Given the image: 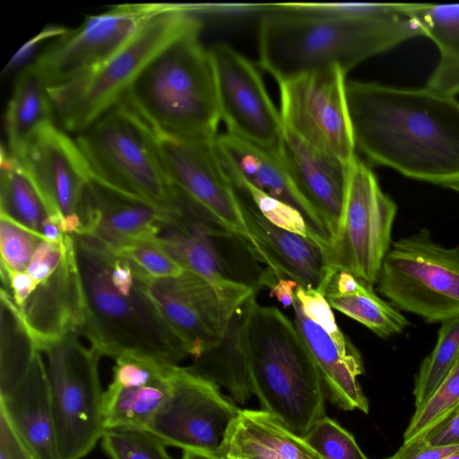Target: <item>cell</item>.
Instances as JSON below:
<instances>
[{
	"label": "cell",
	"mask_w": 459,
	"mask_h": 459,
	"mask_svg": "<svg viewBox=\"0 0 459 459\" xmlns=\"http://www.w3.org/2000/svg\"><path fill=\"white\" fill-rule=\"evenodd\" d=\"M101 445L110 459H172L164 442L147 429H106Z\"/></svg>",
	"instance_id": "cell-35"
},
{
	"label": "cell",
	"mask_w": 459,
	"mask_h": 459,
	"mask_svg": "<svg viewBox=\"0 0 459 459\" xmlns=\"http://www.w3.org/2000/svg\"><path fill=\"white\" fill-rule=\"evenodd\" d=\"M40 192L49 212L66 235H79L81 204L91 169L75 140L54 125L33 140L21 160Z\"/></svg>",
	"instance_id": "cell-17"
},
{
	"label": "cell",
	"mask_w": 459,
	"mask_h": 459,
	"mask_svg": "<svg viewBox=\"0 0 459 459\" xmlns=\"http://www.w3.org/2000/svg\"><path fill=\"white\" fill-rule=\"evenodd\" d=\"M165 4H126L86 16L75 30H65L33 63L48 89L66 85L95 70L133 37Z\"/></svg>",
	"instance_id": "cell-14"
},
{
	"label": "cell",
	"mask_w": 459,
	"mask_h": 459,
	"mask_svg": "<svg viewBox=\"0 0 459 459\" xmlns=\"http://www.w3.org/2000/svg\"><path fill=\"white\" fill-rule=\"evenodd\" d=\"M19 310L37 351L70 333H80L84 297L72 235H66L61 264L38 284Z\"/></svg>",
	"instance_id": "cell-19"
},
{
	"label": "cell",
	"mask_w": 459,
	"mask_h": 459,
	"mask_svg": "<svg viewBox=\"0 0 459 459\" xmlns=\"http://www.w3.org/2000/svg\"><path fill=\"white\" fill-rule=\"evenodd\" d=\"M405 10L437 47V64L459 66V4H405Z\"/></svg>",
	"instance_id": "cell-33"
},
{
	"label": "cell",
	"mask_w": 459,
	"mask_h": 459,
	"mask_svg": "<svg viewBox=\"0 0 459 459\" xmlns=\"http://www.w3.org/2000/svg\"><path fill=\"white\" fill-rule=\"evenodd\" d=\"M424 36L405 4L351 19L321 18L263 10L258 26L259 65L278 83L330 66L346 74L356 65L415 37Z\"/></svg>",
	"instance_id": "cell-3"
},
{
	"label": "cell",
	"mask_w": 459,
	"mask_h": 459,
	"mask_svg": "<svg viewBox=\"0 0 459 459\" xmlns=\"http://www.w3.org/2000/svg\"><path fill=\"white\" fill-rule=\"evenodd\" d=\"M423 438L433 446L459 445V411Z\"/></svg>",
	"instance_id": "cell-46"
},
{
	"label": "cell",
	"mask_w": 459,
	"mask_h": 459,
	"mask_svg": "<svg viewBox=\"0 0 459 459\" xmlns=\"http://www.w3.org/2000/svg\"><path fill=\"white\" fill-rule=\"evenodd\" d=\"M246 224L277 278L291 279L323 295L334 273L326 250L317 242L281 229L266 220L250 203L238 196Z\"/></svg>",
	"instance_id": "cell-22"
},
{
	"label": "cell",
	"mask_w": 459,
	"mask_h": 459,
	"mask_svg": "<svg viewBox=\"0 0 459 459\" xmlns=\"http://www.w3.org/2000/svg\"><path fill=\"white\" fill-rule=\"evenodd\" d=\"M230 180L237 195L250 203L271 223L290 232L310 238L324 247L325 250L327 249V244L314 233L297 209L244 181Z\"/></svg>",
	"instance_id": "cell-36"
},
{
	"label": "cell",
	"mask_w": 459,
	"mask_h": 459,
	"mask_svg": "<svg viewBox=\"0 0 459 459\" xmlns=\"http://www.w3.org/2000/svg\"><path fill=\"white\" fill-rule=\"evenodd\" d=\"M43 238L0 215L1 266L13 272H25Z\"/></svg>",
	"instance_id": "cell-39"
},
{
	"label": "cell",
	"mask_w": 459,
	"mask_h": 459,
	"mask_svg": "<svg viewBox=\"0 0 459 459\" xmlns=\"http://www.w3.org/2000/svg\"><path fill=\"white\" fill-rule=\"evenodd\" d=\"M202 26L194 5L165 4L103 65L66 85L48 89L55 117L65 131L81 133L123 100L140 72L160 50Z\"/></svg>",
	"instance_id": "cell-6"
},
{
	"label": "cell",
	"mask_w": 459,
	"mask_h": 459,
	"mask_svg": "<svg viewBox=\"0 0 459 459\" xmlns=\"http://www.w3.org/2000/svg\"><path fill=\"white\" fill-rule=\"evenodd\" d=\"M294 324L309 349L321 374L325 393L333 403L344 411L368 413V403L358 377L364 373L357 348L345 350L316 324L308 319L295 299Z\"/></svg>",
	"instance_id": "cell-24"
},
{
	"label": "cell",
	"mask_w": 459,
	"mask_h": 459,
	"mask_svg": "<svg viewBox=\"0 0 459 459\" xmlns=\"http://www.w3.org/2000/svg\"><path fill=\"white\" fill-rule=\"evenodd\" d=\"M111 249L149 279L174 277L185 271L161 247L159 236L136 239Z\"/></svg>",
	"instance_id": "cell-37"
},
{
	"label": "cell",
	"mask_w": 459,
	"mask_h": 459,
	"mask_svg": "<svg viewBox=\"0 0 459 459\" xmlns=\"http://www.w3.org/2000/svg\"><path fill=\"white\" fill-rule=\"evenodd\" d=\"M0 411L35 459H60L47 368L39 351L17 384L0 396Z\"/></svg>",
	"instance_id": "cell-23"
},
{
	"label": "cell",
	"mask_w": 459,
	"mask_h": 459,
	"mask_svg": "<svg viewBox=\"0 0 459 459\" xmlns=\"http://www.w3.org/2000/svg\"><path fill=\"white\" fill-rule=\"evenodd\" d=\"M169 393L147 429L166 446L218 456L230 423L238 415L214 382L173 365Z\"/></svg>",
	"instance_id": "cell-13"
},
{
	"label": "cell",
	"mask_w": 459,
	"mask_h": 459,
	"mask_svg": "<svg viewBox=\"0 0 459 459\" xmlns=\"http://www.w3.org/2000/svg\"><path fill=\"white\" fill-rule=\"evenodd\" d=\"M228 134L276 152L283 125L255 65L226 43L209 49Z\"/></svg>",
	"instance_id": "cell-15"
},
{
	"label": "cell",
	"mask_w": 459,
	"mask_h": 459,
	"mask_svg": "<svg viewBox=\"0 0 459 459\" xmlns=\"http://www.w3.org/2000/svg\"><path fill=\"white\" fill-rule=\"evenodd\" d=\"M0 171V215L41 236L49 212L25 166L2 149Z\"/></svg>",
	"instance_id": "cell-29"
},
{
	"label": "cell",
	"mask_w": 459,
	"mask_h": 459,
	"mask_svg": "<svg viewBox=\"0 0 459 459\" xmlns=\"http://www.w3.org/2000/svg\"><path fill=\"white\" fill-rule=\"evenodd\" d=\"M276 154L298 191L325 221L332 238L350 164L315 149L284 127Z\"/></svg>",
	"instance_id": "cell-20"
},
{
	"label": "cell",
	"mask_w": 459,
	"mask_h": 459,
	"mask_svg": "<svg viewBox=\"0 0 459 459\" xmlns=\"http://www.w3.org/2000/svg\"><path fill=\"white\" fill-rule=\"evenodd\" d=\"M459 452V445L433 446L422 438L403 444L391 456L385 459H444Z\"/></svg>",
	"instance_id": "cell-43"
},
{
	"label": "cell",
	"mask_w": 459,
	"mask_h": 459,
	"mask_svg": "<svg viewBox=\"0 0 459 459\" xmlns=\"http://www.w3.org/2000/svg\"><path fill=\"white\" fill-rule=\"evenodd\" d=\"M299 283L291 279L276 278L271 284L270 297L275 298L283 307H292L295 290Z\"/></svg>",
	"instance_id": "cell-47"
},
{
	"label": "cell",
	"mask_w": 459,
	"mask_h": 459,
	"mask_svg": "<svg viewBox=\"0 0 459 459\" xmlns=\"http://www.w3.org/2000/svg\"><path fill=\"white\" fill-rule=\"evenodd\" d=\"M377 290L400 311L429 324L459 316V247L436 242L430 231L393 242L377 281Z\"/></svg>",
	"instance_id": "cell-8"
},
{
	"label": "cell",
	"mask_w": 459,
	"mask_h": 459,
	"mask_svg": "<svg viewBox=\"0 0 459 459\" xmlns=\"http://www.w3.org/2000/svg\"><path fill=\"white\" fill-rule=\"evenodd\" d=\"M65 251V239L62 244L43 239L36 248L26 272L39 284L56 272L63 261Z\"/></svg>",
	"instance_id": "cell-42"
},
{
	"label": "cell",
	"mask_w": 459,
	"mask_h": 459,
	"mask_svg": "<svg viewBox=\"0 0 459 459\" xmlns=\"http://www.w3.org/2000/svg\"><path fill=\"white\" fill-rule=\"evenodd\" d=\"M295 297L304 315L320 326L337 345L345 350L355 348L338 327L331 306L321 292L298 285Z\"/></svg>",
	"instance_id": "cell-41"
},
{
	"label": "cell",
	"mask_w": 459,
	"mask_h": 459,
	"mask_svg": "<svg viewBox=\"0 0 459 459\" xmlns=\"http://www.w3.org/2000/svg\"><path fill=\"white\" fill-rule=\"evenodd\" d=\"M324 296L331 307L381 338L399 334L410 325L400 310L377 295L373 286L348 272H334Z\"/></svg>",
	"instance_id": "cell-28"
},
{
	"label": "cell",
	"mask_w": 459,
	"mask_h": 459,
	"mask_svg": "<svg viewBox=\"0 0 459 459\" xmlns=\"http://www.w3.org/2000/svg\"><path fill=\"white\" fill-rule=\"evenodd\" d=\"M395 202L386 195L372 169L358 156L350 163L342 209L326 249L331 268L377 284L393 244Z\"/></svg>",
	"instance_id": "cell-10"
},
{
	"label": "cell",
	"mask_w": 459,
	"mask_h": 459,
	"mask_svg": "<svg viewBox=\"0 0 459 459\" xmlns=\"http://www.w3.org/2000/svg\"><path fill=\"white\" fill-rule=\"evenodd\" d=\"M459 411V362L427 403L416 410L403 434V444L422 438Z\"/></svg>",
	"instance_id": "cell-34"
},
{
	"label": "cell",
	"mask_w": 459,
	"mask_h": 459,
	"mask_svg": "<svg viewBox=\"0 0 459 459\" xmlns=\"http://www.w3.org/2000/svg\"><path fill=\"white\" fill-rule=\"evenodd\" d=\"M459 362V316L440 323L433 350L414 378L415 411L423 406Z\"/></svg>",
	"instance_id": "cell-32"
},
{
	"label": "cell",
	"mask_w": 459,
	"mask_h": 459,
	"mask_svg": "<svg viewBox=\"0 0 459 459\" xmlns=\"http://www.w3.org/2000/svg\"><path fill=\"white\" fill-rule=\"evenodd\" d=\"M82 232L110 248L159 236L164 226L180 224L184 211H169L120 192L91 175L82 198Z\"/></svg>",
	"instance_id": "cell-18"
},
{
	"label": "cell",
	"mask_w": 459,
	"mask_h": 459,
	"mask_svg": "<svg viewBox=\"0 0 459 459\" xmlns=\"http://www.w3.org/2000/svg\"><path fill=\"white\" fill-rule=\"evenodd\" d=\"M355 149L371 163L459 192V100L428 88L347 81Z\"/></svg>",
	"instance_id": "cell-1"
},
{
	"label": "cell",
	"mask_w": 459,
	"mask_h": 459,
	"mask_svg": "<svg viewBox=\"0 0 459 459\" xmlns=\"http://www.w3.org/2000/svg\"><path fill=\"white\" fill-rule=\"evenodd\" d=\"M37 350L10 293L1 290L0 396L22 378Z\"/></svg>",
	"instance_id": "cell-31"
},
{
	"label": "cell",
	"mask_w": 459,
	"mask_h": 459,
	"mask_svg": "<svg viewBox=\"0 0 459 459\" xmlns=\"http://www.w3.org/2000/svg\"><path fill=\"white\" fill-rule=\"evenodd\" d=\"M160 158L172 185L202 208L251 255L269 262L250 233L238 195L212 140H183L157 134Z\"/></svg>",
	"instance_id": "cell-11"
},
{
	"label": "cell",
	"mask_w": 459,
	"mask_h": 459,
	"mask_svg": "<svg viewBox=\"0 0 459 459\" xmlns=\"http://www.w3.org/2000/svg\"><path fill=\"white\" fill-rule=\"evenodd\" d=\"M169 393V378L142 386L108 387L103 395L105 428L147 429Z\"/></svg>",
	"instance_id": "cell-30"
},
{
	"label": "cell",
	"mask_w": 459,
	"mask_h": 459,
	"mask_svg": "<svg viewBox=\"0 0 459 459\" xmlns=\"http://www.w3.org/2000/svg\"><path fill=\"white\" fill-rule=\"evenodd\" d=\"M3 289L12 296L16 306L21 308L34 291L38 284L25 272H13L1 266Z\"/></svg>",
	"instance_id": "cell-44"
},
{
	"label": "cell",
	"mask_w": 459,
	"mask_h": 459,
	"mask_svg": "<svg viewBox=\"0 0 459 459\" xmlns=\"http://www.w3.org/2000/svg\"><path fill=\"white\" fill-rule=\"evenodd\" d=\"M74 140L97 179L159 207L183 211L182 195L165 171L155 132L125 101Z\"/></svg>",
	"instance_id": "cell-7"
},
{
	"label": "cell",
	"mask_w": 459,
	"mask_h": 459,
	"mask_svg": "<svg viewBox=\"0 0 459 459\" xmlns=\"http://www.w3.org/2000/svg\"><path fill=\"white\" fill-rule=\"evenodd\" d=\"M148 292L193 359L219 342L236 310L252 293L221 291L188 271L149 279Z\"/></svg>",
	"instance_id": "cell-16"
},
{
	"label": "cell",
	"mask_w": 459,
	"mask_h": 459,
	"mask_svg": "<svg viewBox=\"0 0 459 459\" xmlns=\"http://www.w3.org/2000/svg\"><path fill=\"white\" fill-rule=\"evenodd\" d=\"M249 373L262 410L304 438L325 416L317 365L290 321L275 307L254 303L247 325Z\"/></svg>",
	"instance_id": "cell-5"
},
{
	"label": "cell",
	"mask_w": 459,
	"mask_h": 459,
	"mask_svg": "<svg viewBox=\"0 0 459 459\" xmlns=\"http://www.w3.org/2000/svg\"><path fill=\"white\" fill-rule=\"evenodd\" d=\"M0 459H35L1 411Z\"/></svg>",
	"instance_id": "cell-45"
},
{
	"label": "cell",
	"mask_w": 459,
	"mask_h": 459,
	"mask_svg": "<svg viewBox=\"0 0 459 459\" xmlns=\"http://www.w3.org/2000/svg\"><path fill=\"white\" fill-rule=\"evenodd\" d=\"M219 459H321L304 441L264 410H240L230 423Z\"/></svg>",
	"instance_id": "cell-25"
},
{
	"label": "cell",
	"mask_w": 459,
	"mask_h": 459,
	"mask_svg": "<svg viewBox=\"0 0 459 459\" xmlns=\"http://www.w3.org/2000/svg\"><path fill=\"white\" fill-rule=\"evenodd\" d=\"M346 74L338 66L278 83L283 127L315 149L350 164L356 155L346 100Z\"/></svg>",
	"instance_id": "cell-12"
},
{
	"label": "cell",
	"mask_w": 459,
	"mask_h": 459,
	"mask_svg": "<svg viewBox=\"0 0 459 459\" xmlns=\"http://www.w3.org/2000/svg\"><path fill=\"white\" fill-rule=\"evenodd\" d=\"M72 237L84 297L80 336L113 359L136 353L178 365L189 356L150 296L149 278L97 239Z\"/></svg>",
	"instance_id": "cell-2"
},
{
	"label": "cell",
	"mask_w": 459,
	"mask_h": 459,
	"mask_svg": "<svg viewBox=\"0 0 459 459\" xmlns=\"http://www.w3.org/2000/svg\"><path fill=\"white\" fill-rule=\"evenodd\" d=\"M196 29L160 50L140 72L125 101L155 133L183 139L212 140L221 115L209 50Z\"/></svg>",
	"instance_id": "cell-4"
},
{
	"label": "cell",
	"mask_w": 459,
	"mask_h": 459,
	"mask_svg": "<svg viewBox=\"0 0 459 459\" xmlns=\"http://www.w3.org/2000/svg\"><path fill=\"white\" fill-rule=\"evenodd\" d=\"M70 333L44 344L53 416L60 459H82L106 428L99 374L102 355Z\"/></svg>",
	"instance_id": "cell-9"
},
{
	"label": "cell",
	"mask_w": 459,
	"mask_h": 459,
	"mask_svg": "<svg viewBox=\"0 0 459 459\" xmlns=\"http://www.w3.org/2000/svg\"><path fill=\"white\" fill-rule=\"evenodd\" d=\"M181 459H219L217 456L207 455L204 453L186 450Z\"/></svg>",
	"instance_id": "cell-48"
},
{
	"label": "cell",
	"mask_w": 459,
	"mask_h": 459,
	"mask_svg": "<svg viewBox=\"0 0 459 459\" xmlns=\"http://www.w3.org/2000/svg\"><path fill=\"white\" fill-rule=\"evenodd\" d=\"M112 381L108 387L121 389L142 386L169 378L173 365L152 358L125 353L116 357Z\"/></svg>",
	"instance_id": "cell-40"
},
{
	"label": "cell",
	"mask_w": 459,
	"mask_h": 459,
	"mask_svg": "<svg viewBox=\"0 0 459 459\" xmlns=\"http://www.w3.org/2000/svg\"><path fill=\"white\" fill-rule=\"evenodd\" d=\"M214 142L230 179L244 181L297 209L329 247L331 235L325 221L298 191L276 152L228 133L218 134Z\"/></svg>",
	"instance_id": "cell-21"
},
{
	"label": "cell",
	"mask_w": 459,
	"mask_h": 459,
	"mask_svg": "<svg viewBox=\"0 0 459 459\" xmlns=\"http://www.w3.org/2000/svg\"><path fill=\"white\" fill-rule=\"evenodd\" d=\"M55 118L48 88L34 64L17 77L5 115L9 152L22 160L33 140Z\"/></svg>",
	"instance_id": "cell-27"
},
{
	"label": "cell",
	"mask_w": 459,
	"mask_h": 459,
	"mask_svg": "<svg viewBox=\"0 0 459 459\" xmlns=\"http://www.w3.org/2000/svg\"><path fill=\"white\" fill-rule=\"evenodd\" d=\"M255 292L233 312L217 344L188 367L194 372L223 386L231 401L245 404L254 394L248 363L247 325L255 302Z\"/></svg>",
	"instance_id": "cell-26"
},
{
	"label": "cell",
	"mask_w": 459,
	"mask_h": 459,
	"mask_svg": "<svg viewBox=\"0 0 459 459\" xmlns=\"http://www.w3.org/2000/svg\"><path fill=\"white\" fill-rule=\"evenodd\" d=\"M444 459H459V452L453 454Z\"/></svg>",
	"instance_id": "cell-49"
},
{
	"label": "cell",
	"mask_w": 459,
	"mask_h": 459,
	"mask_svg": "<svg viewBox=\"0 0 459 459\" xmlns=\"http://www.w3.org/2000/svg\"><path fill=\"white\" fill-rule=\"evenodd\" d=\"M303 439L321 459H368L354 437L327 416L317 420Z\"/></svg>",
	"instance_id": "cell-38"
}]
</instances>
